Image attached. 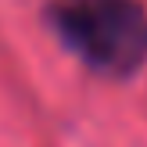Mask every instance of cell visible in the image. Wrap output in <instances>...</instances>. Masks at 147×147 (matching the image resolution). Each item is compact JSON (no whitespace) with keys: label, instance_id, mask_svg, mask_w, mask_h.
<instances>
[{"label":"cell","instance_id":"6da1fadb","mask_svg":"<svg viewBox=\"0 0 147 147\" xmlns=\"http://www.w3.org/2000/svg\"><path fill=\"white\" fill-rule=\"evenodd\" d=\"M61 43L100 76H129L147 61V14L136 0H54Z\"/></svg>","mask_w":147,"mask_h":147}]
</instances>
